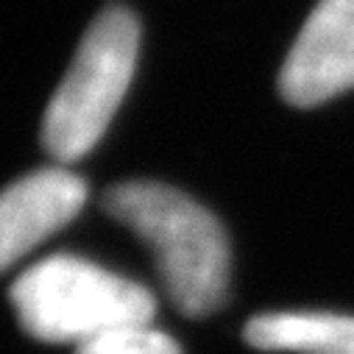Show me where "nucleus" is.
<instances>
[{"label": "nucleus", "mask_w": 354, "mask_h": 354, "mask_svg": "<svg viewBox=\"0 0 354 354\" xmlns=\"http://www.w3.org/2000/svg\"><path fill=\"white\" fill-rule=\"evenodd\" d=\"M104 209L153 251L156 271L173 307L201 318L229 290V237L198 201L156 182H123L104 193Z\"/></svg>", "instance_id": "nucleus-1"}, {"label": "nucleus", "mask_w": 354, "mask_h": 354, "mask_svg": "<svg viewBox=\"0 0 354 354\" xmlns=\"http://www.w3.org/2000/svg\"><path fill=\"white\" fill-rule=\"evenodd\" d=\"M12 304L20 326L45 343H86L120 326L151 324L148 288L73 254H53L17 277Z\"/></svg>", "instance_id": "nucleus-2"}, {"label": "nucleus", "mask_w": 354, "mask_h": 354, "mask_svg": "<svg viewBox=\"0 0 354 354\" xmlns=\"http://www.w3.org/2000/svg\"><path fill=\"white\" fill-rule=\"evenodd\" d=\"M137 53V15L126 6H106L86 28L45 109L42 145L59 165H70L98 145L134 78Z\"/></svg>", "instance_id": "nucleus-3"}, {"label": "nucleus", "mask_w": 354, "mask_h": 354, "mask_svg": "<svg viewBox=\"0 0 354 354\" xmlns=\"http://www.w3.org/2000/svg\"><path fill=\"white\" fill-rule=\"evenodd\" d=\"M351 86L354 0H321L279 70V93L290 106L310 109Z\"/></svg>", "instance_id": "nucleus-4"}, {"label": "nucleus", "mask_w": 354, "mask_h": 354, "mask_svg": "<svg viewBox=\"0 0 354 354\" xmlns=\"http://www.w3.org/2000/svg\"><path fill=\"white\" fill-rule=\"evenodd\" d=\"M86 185L67 167H42L0 193V271L64 229L84 207Z\"/></svg>", "instance_id": "nucleus-5"}, {"label": "nucleus", "mask_w": 354, "mask_h": 354, "mask_svg": "<svg viewBox=\"0 0 354 354\" xmlns=\"http://www.w3.org/2000/svg\"><path fill=\"white\" fill-rule=\"evenodd\" d=\"M243 337L259 351L354 354V315L265 313L245 324Z\"/></svg>", "instance_id": "nucleus-6"}, {"label": "nucleus", "mask_w": 354, "mask_h": 354, "mask_svg": "<svg viewBox=\"0 0 354 354\" xmlns=\"http://www.w3.org/2000/svg\"><path fill=\"white\" fill-rule=\"evenodd\" d=\"M75 354H182V346L151 324H134L75 346Z\"/></svg>", "instance_id": "nucleus-7"}]
</instances>
